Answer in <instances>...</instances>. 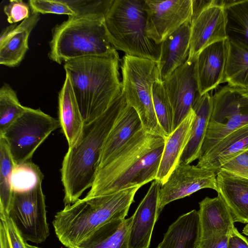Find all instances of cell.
<instances>
[{"label": "cell", "mask_w": 248, "mask_h": 248, "mask_svg": "<svg viewBox=\"0 0 248 248\" xmlns=\"http://www.w3.org/2000/svg\"><path fill=\"white\" fill-rule=\"evenodd\" d=\"M166 138L143 128L99 166L85 197L107 195L155 180Z\"/></svg>", "instance_id": "cell-1"}, {"label": "cell", "mask_w": 248, "mask_h": 248, "mask_svg": "<svg viewBox=\"0 0 248 248\" xmlns=\"http://www.w3.org/2000/svg\"><path fill=\"white\" fill-rule=\"evenodd\" d=\"M127 104L122 91L103 113L85 124L78 142L68 147L61 169L65 205L74 203L92 187L106 139Z\"/></svg>", "instance_id": "cell-2"}, {"label": "cell", "mask_w": 248, "mask_h": 248, "mask_svg": "<svg viewBox=\"0 0 248 248\" xmlns=\"http://www.w3.org/2000/svg\"><path fill=\"white\" fill-rule=\"evenodd\" d=\"M119 56L69 60L64 68L85 124L100 116L122 92Z\"/></svg>", "instance_id": "cell-3"}, {"label": "cell", "mask_w": 248, "mask_h": 248, "mask_svg": "<svg viewBox=\"0 0 248 248\" xmlns=\"http://www.w3.org/2000/svg\"><path fill=\"white\" fill-rule=\"evenodd\" d=\"M140 186L116 193L84 197L65 205L53 221L59 241L67 248H77L99 227L111 220L125 218L135 195Z\"/></svg>", "instance_id": "cell-4"}, {"label": "cell", "mask_w": 248, "mask_h": 248, "mask_svg": "<svg viewBox=\"0 0 248 248\" xmlns=\"http://www.w3.org/2000/svg\"><path fill=\"white\" fill-rule=\"evenodd\" d=\"M105 18H68L52 30L49 58L59 64L90 56H119L108 40Z\"/></svg>", "instance_id": "cell-5"}, {"label": "cell", "mask_w": 248, "mask_h": 248, "mask_svg": "<svg viewBox=\"0 0 248 248\" xmlns=\"http://www.w3.org/2000/svg\"><path fill=\"white\" fill-rule=\"evenodd\" d=\"M104 24L108 40L116 50L158 62L160 44L146 35L144 0H114Z\"/></svg>", "instance_id": "cell-6"}, {"label": "cell", "mask_w": 248, "mask_h": 248, "mask_svg": "<svg viewBox=\"0 0 248 248\" xmlns=\"http://www.w3.org/2000/svg\"><path fill=\"white\" fill-rule=\"evenodd\" d=\"M122 91L127 104L138 113L146 131L167 138L155 111L152 89L162 81L157 62L148 59L124 55L120 66Z\"/></svg>", "instance_id": "cell-7"}, {"label": "cell", "mask_w": 248, "mask_h": 248, "mask_svg": "<svg viewBox=\"0 0 248 248\" xmlns=\"http://www.w3.org/2000/svg\"><path fill=\"white\" fill-rule=\"evenodd\" d=\"M60 127L59 120L40 108L27 107L25 111L1 134L15 164L30 161L49 135Z\"/></svg>", "instance_id": "cell-8"}, {"label": "cell", "mask_w": 248, "mask_h": 248, "mask_svg": "<svg viewBox=\"0 0 248 248\" xmlns=\"http://www.w3.org/2000/svg\"><path fill=\"white\" fill-rule=\"evenodd\" d=\"M212 98V114L200 156L233 131L248 124V98L236 87H220Z\"/></svg>", "instance_id": "cell-9"}, {"label": "cell", "mask_w": 248, "mask_h": 248, "mask_svg": "<svg viewBox=\"0 0 248 248\" xmlns=\"http://www.w3.org/2000/svg\"><path fill=\"white\" fill-rule=\"evenodd\" d=\"M7 216L25 242H44L49 235L42 184L25 191H14Z\"/></svg>", "instance_id": "cell-10"}, {"label": "cell", "mask_w": 248, "mask_h": 248, "mask_svg": "<svg viewBox=\"0 0 248 248\" xmlns=\"http://www.w3.org/2000/svg\"><path fill=\"white\" fill-rule=\"evenodd\" d=\"M226 23L225 0H193L188 59L197 58L210 44L227 39Z\"/></svg>", "instance_id": "cell-11"}, {"label": "cell", "mask_w": 248, "mask_h": 248, "mask_svg": "<svg viewBox=\"0 0 248 248\" xmlns=\"http://www.w3.org/2000/svg\"><path fill=\"white\" fill-rule=\"evenodd\" d=\"M144 9L146 35L159 45L182 25L190 23L193 0H144Z\"/></svg>", "instance_id": "cell-12"}, {"label": "cell", "mask_w": 248, "mask_h": 248, "mask_svg": "<svg viewBox=\"0 0 248 248\" xmlns=\"http://www.w3.org/2000/svg\"><path fill=\"white\" fill-rule=\"evenodd\" d=\"M217 172L214 170L179 162L159 192L158 213L175 200L189 196L203 188L217 190Z\"/></svg>", "instance_id": "cell-13"}, {"label": "cell", "mask_w": 248, "mask_h": 248, "mask_svg": "<svg viewBox=\"0 0 248 248\" xmlns=\"http://www.w3.org/2000/svg\"><path fill=\"white\" fill-rule=\"evenodd\" d=\"M196 59H188L162 81L173 111L172 131L187 116L201 96L197 79Z\"/></svg>", "instance_id": "cell-14"}, {"label": "cell", "mask_w": 248, "mask_h": 248, "mask_svg": "<svg viewBox=\"0 0 248 248\" xmlns=\"http://www.w3.org/2000/svg\"><path fill=\"white\" fill-rule=\"evenodd\" d=\"M161 184L155 180L139 204L131 223L128 248H149L153 231L159 215L158 201Z\"/></svg>", "instance_id": "cell-15"}, {"label": "cell", "mask_w": 248, "mask_h": 248, "mask_svg": "<svg viewBox=\"0 0 248 248\" xmlns=\"http://www.w3.org/2000/svg\"><path fill=\"white\" fill-rule=\"evenodd\" d=\"M228 41H217L203 48L196 59L199 90L202 95L217 88L224 78Z\"/></svg>", "instance_id": "cell-16"}, {"label": "cell", "mask_w": 248, "mask_h": 248, "mask_svg": "<svg viewBox=\"0 0 248 248\" xmlns=\"http://www.w3.org/2000/svg\"><path fill=\"white\" fill-rule=\"evenodd\" d=\"M40 19L38 13L31 11L29 17L5 28L0 37V63L6 66H18L29 49L31 32Z\"/></svg>", "instance_id": "cell-17"}, {"label": "cell", "mask_w": 248, "mask_h": 248, "mask_svg": "<svg viewBox=\"0 0 248 248\" xmlns=\"http://www.w3.org/2000/svg\"><path fill=\"white\" fill-rule=\"evenodd\" d=\"M217 190L231 211L234 221L248 223V179L220 169Z\"/></svg>", "instance_id": "cell-18"}, {"label": "cell", "mask_w": 248, "mask_h": 248, "mask_svg": "<svg viewBox=\"0 0 248 248\" xmlns=\"http://www.w3.org/2000/svg\"><path fill=\"white\" fill-rule=\"evenodd\" d=\"M190 39V23H186L160 44L157 65L162 81L188 60Z\"/></svg>", "instance_id": "cell-19"}, {"label": "cell", "mask_w": 248, "mask_h": 248, "mask_svg": "<svg viewBox=\"0 0 248 248\" xmlns=\"http://www.w3.org/2000/svg\"><path fill=\"white\" fill-rule=\"evenodd\" d=\"M59 121L69 147L80 140L85 124L74 94L71 80L66 73L58 97Z\"/></svg>", "instance_id": "cell-20"}, {"label": "cell", "mask_w": 248, "mask_h": 248, "mask_svg": "<svg viewBox=\"0 0 248 248\" xmlns=\"http://www.w3.org/2000/svg\"><path fill=\"white\" fill-rule=\"evenodd\" d=\"M192 109L181 123L166 138L155 180L163 185L178 165L190 136L195 118Z\"/></svg>", "instance_id": "cell-21"}, {"label": "cell", "mask_w": 248, "mask_h": 248, "mask_svg": "<svg viewBox=\"0 0 248 248\" xmlns=\"http://www.w3.org/2000/svg\"><path fill=\"white\" fill-rule=\"evenodd\" d=\"M199 207L200 240L219 233L230 234L235 228L231 211L219 195L205 197Z\"/></svg>", "instance_id": "cell-22"}, {"label": "cell", "mask_w": 248, "mask_h": 248, "mask_svg": "<svg viewBox=\"0 0 248 248\" xmlns=\"http://www.w3.org/2000/svg\"><path fill=\"white\" fill-rule=\"evenodd\" d=\"M248 148V124L233 131L205 154L197 166L217 172L228 160Z\"/></svg>", "instance_id": "cell-23"}, {"label": "cell", "mask_w": 248, "mask_h": 248, "mask_svg": "<svg viewBox=\"0 0 248 248\" xmlns=\"http://www.w3.org/2000/svg\"><path fill=\"white\" fill-rule=\"evenodd\" d=\"M192 109L195 115L190 136L179 162L187 164L199 158L206 135L212 111V98L209 93L200 96Z\"/></svg>", "instance_id": "cell-24"}, {"label": "cell", "mask_w": 248, "mask_h": 248, "mask_svg": "<svg viewBox=\"0 0 248 248\" xmlns=\"http://www.w3.org/2000/svg\"><path fill=\"white\" fill-rule=\"evenodd\" d=\"M200 239L199 213L193 210L179 216L169 227L157 248H196Z\"/></svg>", "instance_id": "cell-25"}, {"label": "cell", "mask_w": 248, "mask_h": 248, "mask_svg": "<svg viewBox=\"0 0 248 248\" xmlns=\"http://www.w3.org/2000/svg\"><path fill=\"white\" fill-rule=\"evenodd\" d=\"M142 128V125L138 113L127 104L118 116L106 139L98 167Z\"/></svg>", "instance_id": "cell-26"}, {"label": "cell", "mask_w": 248, "mask_h": 248, "mask_svg": "<svg viewBox=\"0 0 248 248\" xmlns=\"http://www.w3.org/2000/svg\"><path fill=\"white\" fill-rule=\"evenodd\" d=\"M133 217L111 220L94 231L77 248H128Z\"/></svg>", "instance_id": "cell-27"}, {"label": "cell", "mask_w": 248, "mask_h": 248, "mask_svg": "<svg viewBox=\"0 0 248 248\" xmlns=\"http://www.w3.org/2000/svg\"><path fill=\"white\" fill-rule=\"evenodd\" d=\"M229 41L248 48V0H225Z\"/></svg>", "instance_id": "cell-28"}, {"label": "cell", "mask_w": 248, "mask_h": 248, "mask_svg": "<svg viewBox=\"0 0 248 248\" xmlns=\"http://www.w3.org/2000/svg\"><path fill=\"white\" fill-rule=\"evenodd\" d=\"M228 41V52L222 83L238 88H248V48Z\"/></svg>", "instance_id": "cell-29"}, {"label": "cell", "mask_w": 248, "mask_h": 248, "mask_svg": "<svg viewBox=\"0 0 248 248\" xmlns=\"http://www.w3.org/2000/svg\"><path fill=\"white\" fill-rule=\"evenodd\" d=\"M15 166L7 143L0 136V217L7 216L13 195L12 176Z\"/></svg>", "instance_id": "cell-30"}, {"label": "cell", "mask_w": 248, "mask_h": 248, "mask_svg": "<svg viewBox=\"0 0 248 248\" xmlns=\"http://www.w3.org/2000/svg\"><path fill=\"white\" fill-rule=\"evenodd\" d=\"M27 108L20 103L16 91L9 84L4 83L0 89V134L20 116Z\"/></svg>", "instance_id": "cell-31"}, {"label": "cell", "mask_w": 248, "mask_h": 248, "mask_svg": "<svg viewBox=\"0 0 248 248\" xmlns=\"http://www.w3.org/2000/svg\"><path fill=\"white\" fill-rule=\"evenodd\" d=\"M74 12L69 18H105L114 0H63Z\"/></svg>", "instance_id": "cell-32"}, {"label": "cell", "mask_w": 248, "mask_h": 248, "mask_svg": "<svg viewBox=\"0 0 248 248\" xmlns=\"http://www.w3.org/2000/svg\"><path fill=\"white\" fill-rule=\"evenodd\" d=\"M152 96L157 120L168 137L172 132L173 114L162 81L154 83Z\"/></svg>", "instance_id": "cell-33"}, {"label": "cell", "mask_w": 248, "mask_h": 248, "mask_svg": "<svg viewBox=\"0 0 248 248\" xmlns=\"http://www.w3.org/2000/svg\"><path fill=\"white\" fill-rule=\"evenodd\" d=\"M43 179L39 167L31 161L15 165L12 176L13 190H29L42 184Z\"/></svg>", "instance_id": "cell-34"}, {"label": "cell", "mask_w": 248, "mask_h": 248, "mask_svg": "<svg viewBox=\"0 0 248 248\" xmlns=\"http://www.w3.org/2000/svg\"><path fill=\"white\" fill-rule=\"evenodd\" d=\"M28 3L32 12L38 14H55L73 16L74 12L63 0H30Z\"/></svg>", "instance_id": "cell-35"}, {"label": "cell", "mask_w": 248, "mask_h": 248, "mask_svg": "<svg viewBox=\"0 0 248 248\" xmlns=\"http://www.w3.org/2000/svg\"><path fill=\"white\" fill-rule=\"evenodd\" d=\"M7 21L12 24L29 17L31 13L29 4L22 0H11L4 7Z\"/></svg>", "instance_id": "cell-36"}, {"label": "cell", "mask_w": 248, "mask_h": 248, "mask_svg": "<svg viewBox=\"0 0 248 248\" xmlns=\"http://www.w3.org/2000/svg\"><path fill=\"white\" fill-rule=\"evenodd\" d=\"M220 169L248 179V148L225 163Z\"/></svg>", "instance_id": "cell-37"}, {"label": "cell", "mask_w": 248, "mask_h": 248, "mask_svg": "<svg viewBox=\"0 0 248 248\" xmlns=\"http://www.w3.org/2000/svg\"><path fill=\"white\" fill-rule=\"evenodd\" d=\"M5 221L10 248H26V242L13 221L8 217H0Z\"/></svg>", "instance_id": "cell-38"}, {"label": "cell", "mask_w": 248, "mask_h": 248, "mask_svg": "<svg viewBox=\"0 0 248 248\" xmlns=\"http://www.w3.org/2000/svg\"><path fill=\"white\" fill-rule=\"evenodd\" d=\"M229 235L219 233L200 239L196 248H228Z\"/></svg>", "instance_id": "cell-39"}, {"label": "cell", "mask_w": 248, "mask_h": 248, "mask_svg": "<svg viewBox=\"0 0 248 248\" xmlns=\"http://www.w3.org/2000/svg\"><path fill=\"white\" fill-rule=\"evenodd\" d=\"M228 248H248L247 238L235 228L230 233Z\"/></svg>", "instance_id": "cell-40"}, {"label": "cell", "mask_w": 248, "mask_h": 248, "mask_svg": "<svg viewBox=\"0 0 248 248\" xmlns=\"http://www.w3.org/2000/svg\"><path fill=\"white\" fill-rule=\"evenodd\" d=\"M0 248H10L7 237V229L4 219L0 218Z\"/></svg>", "instance_id": "cell-41"}, {"label": "cell", "mask_w": 248, "mask_h": 248, "mask_svg": "<svg viewBox=\"0 0 248 248\" xmlns=\"http://www.w3.org/2000/svg\"><path fill=\"white\" fill-rule=\"evenodd\" d=\"M239 91L245 96L248 98V88H242L236 87Z\"/></svg>", "instance_id": "cell-42"}, {"label": "cell", "mask_w": 248, "mask_h": 248, "mask_svg": "<svg viewBox=\"0 0 248 248\" xmlns=\"http://www.w3.org/2000/svg\"><path fill=\"white\" fill-rule=\"evenodd\" d=\"M242 232L243 234L248 236V223L246 224L244 227Z\"/></svg>", "instance_id": "cell-43"}, {"label": "cell", "mask_w": 248, "mask_h": 248, "mask_svg": "<svg viewBox=\"0 0 248 248\" xmlns=\"http://www.w3.org/2000/svg\"><path fill=\"white\" fill-rule=\"evenodd\" d=\"M26 248H38V247L34 246L29 245L26 242Z\"/></svg>", "instance_id": "cell-44"}, {"label": "cell", "mask_w": 248, "mask_h": 248, "mask_svg": "<svg viewBox=\"0 0 248 248\" xmlns=\"http://www.w3.org/2000/svg\"><path fill=\"white\" fill-rule=\"evenodd\" d=\"M248 241V237L247 238Z\"/></svg>", "instance_id": "cell-45"}]
</instances>
